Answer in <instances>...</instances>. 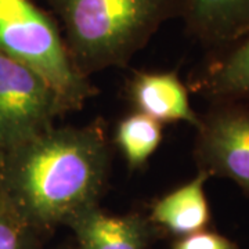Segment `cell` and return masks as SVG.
Masks as SVG:
<instances>
[{
    "instance_id": "277c9868",
    "label": "cell",
    "mask_w": 249,
    "mask_h": 249,
    "mask_svg": "<svg viewBox=\"0 0 249 249\" xmlns=\"http://www.w3.org/2000/svg\"><path fill=\"white\" fill-rule=\"evenodd\" d=\"M64 114L45 80L0 52V155L53 127Z\"/></svg>"
},
{
    "instance_id": "52a82bcc",
    "label": "cell",
    "mask_w": 249,
    "mask_h": 249,
    "mask_svg": "<svg viewBox=\"0 0 249 249\" xmlns=\"http://www.w3.org/2000/svg\"><path fill=\"white\" fill-rule=\"evenodd\" d=\"M126 94L134 111L162 124L184 122L196 129L201 122L187 86L175 71L136 72L127 82Z\"/></svg>"
},
{
    "instance_id": "3957f363",
    "label": "cell",
    "mask_w": 249,
    "mask_h": 249,
    "mask_svg": "<svg viewBox=\"0 0 249 249\" xmlns=\"http://www.w3.org/2000/svg\"><path fill=\"white\" fill-rule=\"evenodd\" d=\"M0 52L45 80L65 114L97 93L75 67L55 19L32 0H0Z\"/></svg>"
},
{
    "instance_id": "9c48e42d",
    "label": "cell",
    "mask_w": 249,
    "mask_h": 249,
    "mask_svg": "<svg viewBox=\"0 0 249 249\" xmlns=\"http://www.w3.org/2000/svg\"><path fill=\"white\" fill-rule=\"evenodd\" d=\"M178 16L202 43L223 47L249 34V0H178Z\"/></svg>"
},
{
    "instance_id": "8992f818",
    "label": "cell",
    "mask_w": 249,
    "mask_h": 249,
    "mask_svg": "<svg viewBox=\"0 0 249 249\" xmlns=\"http://www.w3.org/2000/svg\"><path fill=\"white\" fill-rule=\"evenodd\" d=\"M76 249H148L160 231L148 217L137 212L108 213L91 205L68 220Z\"/></svg>"
},
{
    "instance_id": "ba28073f",
    "label": "cell",
    "mask_w": 249,
    "mask_h": 249,
    "mask_svg": "<svg viewBox=\"0 0 249 249\" xmlns=\"http://www.w3.org/2000/svg\"><path fill=\"white\" fill-rule=\"evenodd\" d=\"M209 178L198 170L194 178L155 199L148 220L160 232L176 238L208 229L212 213L205 186Z\"/></svg>"
},
{
    "instance_id": "7c38bea8",
    "label": "cell",
    "mask_w": 249,
    "mask_h": 249,
    "mask_svg": "<svg viewBox=\"0 0 249 249\" xmlns=\"http://www.w3.org/2000/svg\"><path fill=\"white\" fill-rule=\"evenodd\" d=\"M45 237L21 213L0 181V249H43Z\"/></svg>"
},
{
    "instance_id": "30bf717a",
    "label": "cell",
    "mask_w": 249,
    "mask_h": 249,
    "mask_svg": "<svg viewBox=\"0 0 249 249\" xmlns=\"http://www.w3.org/2000/svg\"><path fill=\"white\" fill-rule=\"evenodd\" d=\"M206 65L194 89L213 101L249 100V34Z\"/></svg>"
},
{
    "instance_id": "6da1fadb",
    "label": "cell",
    "mask_w": 249,
    "mask_h": 249,
    "mask_svg": "<svg viewBox=\"0 0 249 249\" xmlns=\"http://www.w3.org/2000/svg\"><path fill=\"white\" fill-rule=\"evenodd\" d=\"M109 165L101 124L53 126L0 155V181L28 222L47 235L100 204Z\"/></svg>"
},
{
    "instance_id": "7a4b0ae2",
    "label": "cell",
    "mask_w": 249,
    "mask_h": 249,
    "mask_svg": "<svg viewBox=\"0 0 249 249\" xmlns=\"http://www.w3.org/2000/svg\"><path fill=\"white\" fill-rule=\"evenodd\" d=\"M60 18L78 71L89 78L126 67L160 25L178 14V0H45Z\"/></svg>"
},
{
    "instance_id": "8fae6325",
    "label": "cell",
    "mask_w": 249,
    "mask_h": 249,
    "mask_svg": "<svg viewBox=\"0 0 249 249\" xmlns=\"http://www.w3.org/2000/svg\"><path fill=\"white\" fill-rule=\"evenodd\" d=\"M162 139L163 124L134 111L118 122L114 142L124 157L127 168L139 170L147 165L160 148Z\"/></svg>"
},
{
    "instance_id": "4fadbf2b",
    "label": "cell",
    "mask_w": 249,
    "mask_h": 249,
    "mask_svg": "<svg viewBox=\"0 0 249 249\" xmlns=\"http://www.w3.org/2000/svg\"><path fill=\"white\" fill-rule=\"evenodd\" d=\"M170 249H241L231 238L212 230H201L173 241Z\"/></svg>"
},
{
    "instance_id": "5bb4252c",
    "label": "cell",
    "mask_w": 249,
    "mask_h": 249,
    "mask_svg": "<svg viewBox=\"0 0 249 249\" xmlns=\"http://www.w3.org/2000/svg\"><path fill=\"white\" fill-rule=\"evenodd\" d=\"M55 249H76L75 245H62L60 248H55Z\"/></svg>"
},
{
    "instance_id": "5b68a950",
    "label": "cell",
    "mask_w": 249,
    "mask_h": 249,
    "mask_svg": "<svg viewBox=\"0 0 249 249\" xmlns=\"http://www.w3.org/2000/svg\"><path fill=\"white\" fill-rule=\"evenodd\" d=\"M196 130V169L231 180L249 198V107L214 101Z\"/></svg>"
}]
</instances>
